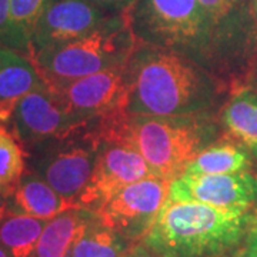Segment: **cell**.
I'll return each mask as SVG.
<instances>
[{"instance_id": "1", "label": "cell", "mask_w": 257, "mask_h": 257, "mask_svg": "<svg viewBox=\"0 0 257 257\" xmlns=\"http://www.w3.org/2000/svg\"><path fill=\"white\" fill-rule=\"evenodd\" d=\"M124 110L145 116L217 114L230 84L190 59L138 45L126 63Z\"/></svg>"}, {"instance_id": "2", "label": "cell", "mask_w": 257, "mask_h": 257, "mask_svg": "<svg viewBox=\"0 0 257 257\" xmlns=\"http://www.w3.org/2000/svg\"><path fill=\"white\" fill-rule=\"evenodd\" d=\"M216 114L145 116L117 111L99 120L93 132L103 143L132 147L157 177L173 180L206 147L223 136Z\"/></svg>"}, {"instance_id": "3", "label": "cell", "mask_w": 257, "mask_h": 257, "mask_svg": "<svg viewBox=\"0 0 257 257\" xmlns=\"http://www.w3.org/2000/svg\"><path fill=\"white\" fill-rule=\"evenodd\" d=\"M256 226L254 210L167 197L143 241L159 257H224L246 243Z\"/></svg>"}, {"instance_id": "4", "label": "cell", "mask_w": 257, "mask_h": 257, "mask_svg": "<svg viewBox=\"0 0 257 257\" xmlns=\"http://www.w3.org/2000/svg\"><path fill=\"white\" fill-rule=\"evenodd\" d=\"M128 20L139 45L184 56L231 86L219 32L199 0H138Z\"/></svg>"}, {"instance_id": "5", "label": "cell", "mask_w": 257, "mask_h": 257, "mask_svg": "<svg viewBox=\"0 0 257 257\" xmlns=\"http://www.w3.org/2000/svg\"><path fill=\"white\" fill-rule=\"evenodd\" d=\"M138 45L128 13H121L77 40L39 52L33 62L43 82L57 84L123 66Z\"/></svg>"}, {"instance_id": "6", "label": "cell", "mask_w": 257, "mask_h": 257, "mask_svg": "<svg viewBox=\"0 0 257 257\" xmlns=\"http://www.w3.org/2000/svg\"><path fill=\"white\" fill-rule=\"evenodd\" d=\"M93 126L73 136L37 145L42 150L33 172L76 207L79 196L90 182L101 146Z\"/></svg>"}, {"instance_id": "7", "label": "cell", "mask_w": 257, "mask_h": 257, "mask_svg": "<svg viewBox=\"0 0 257 257\" xmlns=\"http://www.w3.org/2000/svg\"><path fill=\"white\" fill-rule=\"evenodd\" d=\"M170 182L155 176L128 184L94 213L103 226L124 239L145 237L169 197Z\"/></svg>"}, {"instance_id": "8", "label": "cell", "mask_w": 257, "mask_h": 257, "mask_svg": "<svg viewBox=\"0 0 257 257\" xmlns=\"http://www.w3.org/2000/svg\"><path fill=\"white\" fill-rule=\"evenodd\" d=\"M10 121L15 136L28 146L66 139L93 126L77 119L46 84L18 101Z\"/></svg>"}, {"instance_id": "9", "label": "cell", "mask_w": 257, "mask_h": 257, "mask_svg": "<svg viewBox=\"0 0 257 257\" xmlns=\"http://www.w3.org/2000/svg\"><path fill=\"white\" fill-rule=\"evenodd\" d=\"M46 86L77 119L87 124H94L117 111H126V64Z\"/></svg>"}, {"instance_id": "10", "label": "cell", "mask_w": 257, "mask_h": 257, "mask_svg": "<svg viewBox=\"0 0 257 257\" xmlns=\"http://www.w3.org/2000/svg\"><path fill=\"white\" fill-rule=\"evenodd\" d=\"M152 167L132 147L103 143L90 182L77 199V207L96 211L121 189L147 177H155Z\"/></svg>"}, {"instance_id": "11", "label": "cell", "mask_w": 257, "mask_h": 257, "mask_svg": "<svg viewBox=\"0 0 257 257\" xmlns=\"http://www.w3.org/2000/svg\"><path fill=\"white\" fill-rule=\"evenodd\" d=\"M169 199L227 210H253L257 204V175L251 170L230 175H182L170 182Z\"/></svg>"}, {"instance_id": "12", "label": "cell", "mask_w": 257, "mask_h": 257, "mask_svg": "<svg viewBox=\"0 0 257 257\" xmlns=\"http://www.w3.org/2000/svg\"><path fill=\"white\" fill-rule=\"evenodd\" d=\"M110 16L89 0H55L37 22L32 36V57L92 33Z\"/></svg>"}, {"instance_id": "13", "label": "cell", "mask_w": 257, "mask_h": 257, "mask_svg": "<svg viewBox=\"0 0 257 257\" xmlns=\"http://www.w3.org/2000/svg\"><path fill=\"white\" fill-rule=\"evenodd\" d=\"M43 84L33 59L0 45V123L10 121L18 101Z\"/></svg>"}, {"instance_id": "14", "label": "cell", "mask_w": 257, "mask_h": 257, "mask_svg": "<svg viewBox=\"0 0 257 257\" xmlns=\"http://www.w3.org/2000/svg\"><path fill=\"white\" fill-rule=\"evenodd\" d=\"M219 120L223 135L246 147L257 160V89L243 86L233 90Z\"/></svg>"}, {"instance_id": "15", "label": "cell", "mask_w": 257, "mask_h": 257, "mask_svg": "<svg viewBox=\"0 0 257 257\" xmlns=\"http://www.w3.org/2000/svg\"><path fill=\"white\" fill-rule=\"evenodd\" d=\"M12 200L20 213L49 221L60 213L74 209L36 172H25L12 192Z\"/></svg>"}, {"instance_id": "16", "label": "cell", "mask_w": 257, "mask_h": 257, "mask_svg": "<svg viewBox=\"0 0 257 257\" xmlns=\"http://www.w3.org/2000/svg\"><path fill=\"white\" fill-rule=\"evenodd\" d=\"M96 219V213L74 207L60 213L45 224L35 257H67L73 244Z\"/></svg>"}, {"instance_id": "17", "label": "cell", "mask_w": 257, "mask_h": 257, "mask_svg": "<svg viewBox=\"0 0 257 257\" xmlns=\"http://www.w3.org/2000/svg\"><path fill=\"white\" fill-rule=\"evenodd\" d=\"M253 159L246 147L223 135L186 166L183 175L209 176L247 172L251 170Z\"/></svg>"}, {"instance_id": "18", "label": "cell", "mask_w": 257, "mask_h": 257, "mask_svg": "<svg viewBox=\"0 0 257 257\" xmlns=\"http://www.w3.org/2000/svg\"><path fill=\"white\" fill-rule=\"evenodd\" d=\"M55 0H10L8 33L2 46L32 57V36L37 22Z\"/></svg>"}, {"instance_id": "19", "label": "cell", "mask_w": 257, "mask_h": 257, "mask_svg": "<svg viewBox=\"0 0 257 257\" xmlns=\"http://www.w3.org/2000/svg\"><path fill=\"white\" fill-rule=\"evenodd\" d=\"M43 229L45 220L13 213L0 223V246L12 257H30L36 250Z\"/></svg>"}, {"instance_id": "20", "label": "cell", "mask_w": 257, "mask_h": 257, "mask_svg": "<svg viewBox=\"0 0 257 257\" xmlns=\"http://www.w3.org/2000/svg\"><path fill=\"white\" fill-rule=\"evenodd\" d=\"M124 237L103 226L97 216L87 226L69 253V257H120L124 251Z\"/></svg>"}, {"instance_id": "21", "label": "cell", "mask_w": 257, "mask_h": 257, "mask_svg": "<svg viewBox=\"0 0 257 257\" xmlns=\"http://www.w3.org/2000/svg\"><path fill=\"white\" fill-rule=\"evenodd\" d=\"M25 169V152L18 138L0 123V187L16 186Z\"/></svg>"}, {"instance_id": "22", "label": "cell", "mask_w": 257, "mask_h": 257, "mask_svg": "<svg viewBox=\"0 0 257 257\" xmlns=\"http://www.w3.org/2000/svg\"><path fill=\"white\" fill-rule=\"evenodd\" d=\"M89 2L96 5L97 8L106 10L110 15H121V13H128L138 0H89Z\"/></svg>"}, {"instance_id": "23", "label": "cell", "mask_w": 257, "mask_h": 257, "mask_svg": "<svg viewBox=\"0 0 257 257\" xmlns=\"http://www.w3.org/2000/svg\"><path fill=\"white\" fill-rule=\"evenodd\" d=\"M10 18V0H0V45H3V40L8 33Z\"/></svg>"}, {"instance_id": "24", "label": "cell", "mask_w": 257, "mask_h": 257, "mask_svg": "<svg viewBox=\"0 0 257 257\" xmlns=\"http://www.w3.org/2000/svg\"><path fill=\"white\" fill-rule=\"evenodd\" d=\"M234 257H257V226L246 240L243 248H240Z\"/></svg>"}, {"instance_id": "25", "label": "cell", "mask_w": 257, "mask_h": 257, "mask_svg": "<svg viewBox=\"0 0 257 257\" xmlns=\"http://www.w3.org/2000/svg\"><path fill=\"white\" fill-rule=\"evenodd\" d=\"M13 187H0V223L8 216V204L9 199H12Z\"/></svg>"}, {"instance_id": "26", "label": "cell", "mask_w": 257, "mask_h": 257, "mask_svg": "<svg viewBox=\"0 0 257 257\" xmlns=\"http://www.w3.org/2000/svg\"><path fill=\"white\" fill-rule=\"evenodd\" d=\"M244 86L257 89V63L254 64V67L251 69V72L248 74L247 80H246V84H244Z\"/></svg>"}, {"instance_id": "27", "label": "cell", "mask_w": 257, "mask_h": 257, "mask_svg": "<svg viewBox=\"0 0 257 257\" xmlns=\"http://www.w3.org/2000/svg\"><path fill=\"white\" fill-rule=\"evenodd\" d=\"M230 2L240 9H248L250 8V0H230Z\"/></svg>"}, {"instance_id": "28", "label": "cell", "mask_w": 257, "mask_h": 257, "mask_svg": "<svg viewBox=\"0 0 257 257\" xmlns=\"http://www.w3.org/2000/svg\"><path fill=\"white\" fill-rule=\"evenodd\" d=\"M250 9H251V15H253L257 29V0H250Z\"/></svg>"}, {"instance_id": "29", "label": "cell", "mask_w": 257, "mask_h": 257, "mask_svg": "<svg viewBox=\"0 0 257 257\" xmlns=\"http://www.w3.org/2000/svg\"><path fill=\"white\" fill-rule=\"evenodd\" d=\"M0 257H9L8 250H6L5 247H2V246H0Z\"/></svg>"}, {"instance_id": "30", "label": "cell", "mask_w": 257, "mask_h": 257, "mask_svg": "<svg viewBox=\"0 0 257 257\" xmlns=\"http://www.w3.org/2000/svg\"><path fill=\"white\" fill-rule=\"evenodd\" d=\"M142 257H150V256H142Z\"/></svg>"}]
</instances>
